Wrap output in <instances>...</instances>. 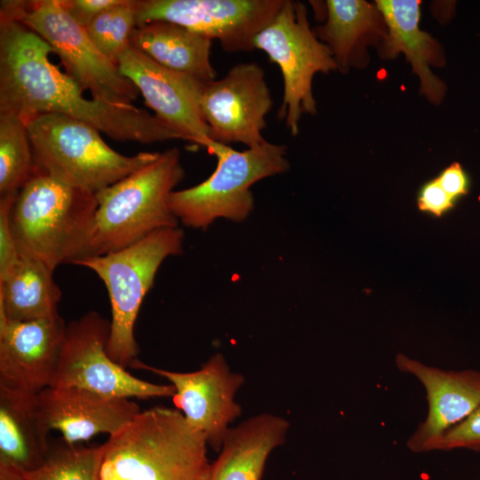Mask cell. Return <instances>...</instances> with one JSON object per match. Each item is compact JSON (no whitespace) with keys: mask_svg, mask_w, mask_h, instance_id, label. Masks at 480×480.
<instances>
[{"mask_svg":"<svg viewBox=\"0 0 480 480\" xmlns=\"http://www.w3.org/2000/svg\"><path fill=\"white\" fill-rule=\"evenodd\" d=\"M52 52L50 44L22 22L0 20V115L26 123L36 115L60 114L119 141L182 140L144 109L85 99L79 85L50 61Z\"/></svg>","mask_w":480,"mask_h":480,"instance_id":"6da1fadb","label":"cell"},{"mask_svg":"<svg viewBox=\"0 0 480 480\" xmlns=\"http://www.w3.org/2000/svg\"><path fill=\"white\" fill-rule=\"evenodd\" d=\"M207 445L180 411H140L101 444L97 480H210Z\"/></svg>","mask_w":480,"mask_h":480,"instance_id":"7a4b0ae2","label":"cell"},{"mask_svg":"<svg viewBox=\"0 0 480 480\" xmlns=\"http://www.w3.org/2000/svg\"><path fill=\"white\" fill-rule=\"evenodd\" d=\"M98 202L95 194L36 171L19 190L10 227L19 254L52 270L85 255Z\"/></svg>","mask_w":480,"mask_h":480,"instance_id":"3957f363","label":"cell"},{"mask_svg":"<svg viewBox=\"0 0 480 480\" xmlns=\"http://www.w3.org/2000/svg\"><path fill=\"white\" fill-rule=\"evenodd\" d=\"M184 175L180 152L172 148L97 192L98 208L84 257L115 252L156 230L178 228L169 198Z\"/></svg>","mask_w":480,"mask_h":480,"instance_id":"277c9868","label":"cell"},{"mask_svg":"<svg viewBox=\"0 0 480 480\" xmlns=\"http://www.w3.org/2000/svg\"><path fill=\"white\" fill-rule=\"evenodd\" d=\"M35 170L73 188L96 194L155 160L159 152L124 156L89 124L60 114L26 122Z\"/></svg>","mask_w":480,"mask_h":480,"instance_id":"5b68a950","label":"cell"},{"mask_svg":"<svg viewBox=\"0 0 480 480\" xmlns=\"http://www.w3.org/2000/svg\"><path fill=\"white\" fill-rule=\"evenodd\" d=\"M183 242L180 227L163 228L125 248L73 262L92 270L108 290L111 320L107 353L123 368L130 366L139 351L134 325L142 300L163 261L182 254Z\"/></svg>","mask_w":480,"mask_h":480,"instance_id":"8992f818","label":"cell"},{"mask_svg":"<svg viewBox=\"0 0 480 480\" xmlns=\"http://www.w3.org/2000/svg\"><path fill=\"white\" fill-rule=\"evenodd\" d=\"M208 152L217 158L214 172L194 187L174 190L169 198L174 216L193 228L204 229L220 218L244 220L254 208L250 188L290 168L286 147L268 140L244 151L216 141Z\"/></svg>","mask_w":480,"mask_h":480,"instance_id":"52a82bcc","label":"cell"},{"mask_svg":"<svg viewBox=\"0 0 480 480\" xmlns=\"http://www.w3.org/2000/svg\"><path fill=\"white\" fill-rule=\"evenodd\" d=\"M253 46L266 52L281 70L284 96L278 117L285 118L289 132L296 136L301 115L316 113L314 76L338 69L332 54L310 28L306 5L292 0H284L276 16L256 35Z\"/></svg>","mask_w":480,"mask_h":480,"instance_id":"ba28073f","label":"cell"},{"mask_svg":"<svg viewBox=\"0 0 480 480\" xmlns=\"http://www.w3.org/2000/svg\"><path fill=\"white\" fill-rule=\"evenodd\" d=\"M17 21L50 44L68 75L83 91H89L92 99L111 105H132L140 93L138 88L96 48L60 0L24 1Z\"/></svg>","mask_w":480,"mask_h":480,"instance_id":"9c48e42d","label":"cell"},{"mask_svg":"<svg viewBox=\"0 0 480 480\" xmlns=\"http://www.w3.org/2000/svg\"><path fill=\"white\" fill-rule=\"evenodd\" d=\"M110 321L87 312L66 325L52 388L76 387L124 398L172 397V384L142 380L115 363L107 353Z\"/></svg>","mask_w":480,"mask_h":480,"instance_id":"30bf717a","label":"cell"},{"mask_svg":"<svg viewBox=\"0 0 480 480\" xmlns=\"http://www.w3.org/2000/svg\"><path fill=\"white\" fill-rule=\"evenodd\" d=\"M284 0H139L137 27L163 20L211 39L229 53L251 52Z\"/></svg>","mask_w":480,"mask_h":480,"instance_id":"8fae6325","label":"cell"},{"mask_svg":"<svg viewBox=\"0 0 480 480\" xmlns=\"http://www.w3.org/2000/svg\"><path fill=\"white\" fill-rule=\"evenodd\" d=\"M272 105L265 73L255 62L237 64L224 77L205 83L201 97L212 140L248 148L266 141L261 132Z\"/></svg>","mask_w":480,"mask_h":480,"instance_id":"7c38bea8","label":"cell"},{"mask_svg":"<svg viewBox=\"0 0 480 480\" xmlns=\"http://www.w3.org/2000/svg\"><path fill=\"white\" fill-rule=\"evenodd\" d=\"M130 366L168 380L175 388L172 397L175 406L205 436L208 445L220 452L230 423L241 414L235 396L244 382L242 374L231 372L222 354L212 355L199 370L190 372L156 368L137 358Z\"/></svg>","mask_w":480,"mask_h":480,"instance_id":"4fadbf2b","label":"cell"},{"mask_svg":"<svg viewBox=\"0 0 480 480\" xmlns=\"http://www.w3.org/2000/svg\"><path fill=\"white\" fill-rule=\"evenodd\" d=\"M116 66L135 84L155 116L182 140L207 150L216 142L201 109L205 83L158 64L132 44Z\"/></svg>","mask_w":480,"mask_h":480,"instance_id":"5bb4252c","label":"cell"},{"mask_svg":"<svg viewBox=\"0 0 480 480\" xmlns=\"http://www.w3.org/2000/svg\"><path fill=\"white\" fill-rule=\"evenodd\" d=\"M66 325L59 314L25 322L0 318V385L36 394L51 387Z\"/></svg>","mask_w":480,"mask_h":480,"instance_id":"9a60e30c","label":"cell"},{"mask_svg":"<svg viewBox=\"0 0 480 480\" xmlns=\"http://www.w3.org/2000/svg\"><path fill=\"white\" fill-rule=\"evenodd\" d=\"M396 364L401 372L417 378L427 395V417L407 441L413 452L434 450L445 432L480 405V372L477 371L442 370L402 354L396 356Z\"/></svg>","mask_w":480,"mask_h":480,"instance_id":"2e32d148","label":"cell"},{"mask_svg":"<svg viewBox=\"0 0 480 480\" xmlns=\"http://www.w3.org/2000/svg\"><path fill=\"white\" fill-rule=\"evenodd\" d=\"M37 401L48 429L59 430L71 444L102 433L110 436L140 412L130 398L76 387L46 388L37 393Z\"/></svg>","mask_w":480,"mask_h":480,"instance_id":"e0dca14e","label":"cell"},{"mask_svg":"<svg viewBox=\"0 0 480 480\" xmlns=\"http://www.w3.org/2000/svg\"><path fill=\"white\" fill-rule=\"evenodd\" d=\"M375 4L387 27L382 45L383 56L395 58L403 52L420 78V92L432 103H440L446 86L431 72L429 67L442 66L445 60L438 43L419 27L420 1L377 0Z\"/></svg>","mask_w":480,"mask_h":480,"instance_id":"ac0fdd59","label":"cell"},{"mask_svg":"<svg viewBox=\"0 0 480 480\" xmlns=\"http://www.w3.org/2000/svg\"><path fill=\"white\" fill-rule=\"evenodd\" d=\"M37 394L0 385V464L21 472L37 468L50 449Z\"/></svg>","mask_w":480,"mask_h":480,"instance_id":"d6986e66","label":"cell"},{"mask_svg":"<svg viewBox=\"0 0 480 480\" xmlns=\"http://www.w3.org/2000/svg\"><path fill=\"white\" fill-rule=\"evenodd\" d=\"M289 422L271 413L230 428L212 463L210 480H260L270 452L285 441Z\"/></svg>","mask_w":480,"mask_h":480,"instance_id":"ffe728a7","label":"cell"},{"mask_svg":"<svg viewBox=\"0 0 480 480\" xmlns=\"http://www.w3.org/2000/svg\"><path fill=\"white\" fill-rule=\"evenodd\" d=\"M131 44L158 64L204 83L216 72L211 62L212 39L169 21L136 27Z\"/></svg>","mask_w":480,"mask_h":480,"instance_id":"44dd1931","label":"cell"},{"mask_svg":"<svg viewBox=\"0 0 480 480\" xmlns=\"http://www.w3.org/2000/svg\"><path fill=\"white\" fill-rule=\"evenodd\" d=\"M326 21L313 29L331 51L338 69L362 63L367 39L385 37L387 27L376 4L364 0H327Z\"/></svg>","mask_w":480,"mask_h":480,"instance_id":"7402d4cb","label":"cell"},{"mask_svg":"<svg viewBox=\"0 0 480 480\" xmlns=\"http://www.w3.org/2000/svg\"><path fill=\"white\" fill-rule=\"evenodd\" d=\"M53 272L39 260L19 254L12 271L0 280V318L25 322L58 314L62 294Z\"/></svg>","mask_w":480,"mask_h":480,"instance_id":"603a6c76","label":"cell"},{"mask_svg":"<svg viewBox=\"0 0 480 480\" xmlns=\"http://www.w3.org/2000/svg\"><path fill=\"white\" fill-rule=\"evenodd\" d=\"M34 172L26 123L12 115H0V196L19 192Z\"/></svg>","mask_w":480,"mask_h":480,"instance_id":"cb8c5ba5","label":"cell"},{"mask_svg":"<svg viewBox=\"0 0 480 480\" xmlns=\"http://www.w3.org/2000/svg\"><path fill=\"white\" fill-rule=\"evenodd\" d=\"M100 457L101 445L77 446L62 438L37 468L22 473L26 480H97Z\"/></svg>","mask_w":480,"mask_h":480,"instance_id":"d4e9b609","label":"cell"},{"mask_svg":"<svg viewBox=\"0 0 480 480\" xmlns=\"http://www.w3.org/2000/svg\"><path fill=\"white\" fill-rule=\"evenodd\" d=\"M138 0H120L97 15L84 29L96 48L113 64L131 45L137 27ZM117 67V66H116Z\"/></svg>","mask_w":480,"mask_h":480,"instance_id":"484cf974","label":"cell"},{"mask_svg":"<svg viewBox=\"0 0 480 480\" xmlns=\"http://www.w3.org/2000/svg\"><path fill=\"white\" fill-rule=\"evenodd\" d=\"M480 448V405L466 419L449 429L437 441L434 450Z\"/></svg>","mask_w":480,"mask_h":480,"instance_id":"4316f807","label":"cell"},{"mask_svg":"<svg viewBox=\"0 0 480 480\" xmlns=\"http://www.w3.org/2000/svg\"><path fill=\"white\" fill-rule=\"evenodd\" d=\"M17 194L0 196V280L7 276L19 260L10 227V212Z\"/></svg>","mask_w":480,"mask_h":480,"instance_id":"83f0119b","label":"cell"},{"mask_svg":"<svg viewBox=\"0 0 480 480\" xmlns=\"http://www.w3.org/2000/svg\"><path fill=\"white\" fill-rule=\"evenodd\" d=\"M68 14L83 28L101 12L120 2V0H60Z\"/></svg>","mask_w":480,"mask_h":480,"instance_id":"f1b7e54d","label":"cell"},{"mask_svg":"<svg viewBox=\"0 0 480 480\" xmlns=\"http://www.w3.org/2000/svg\"><path fill=\"white\" fill-rule=\"evenodd\" d=\"M453 200L435 179L426 184L420 193L418 207L420 211L441 216L453 207Z\"/></svg>","mask_w":480,"mask_h":480,"instance_id":"f546056e","label":"cell"},{"mask_svg":"<svg viewBox=\"0 0 480 480\" xmlns=\"http://www.w3.org/2000/svg\"><path fill=\"white\" fill-rule=\"evenodd\" d=\"M436 180L452 199L468 194V179L461 165L457 162L445 168Z\"/></svg>","mask_w":480,"mask_h":480,"instance_id":"4dcf8cb0","label":"cell"},{"mask_svg":"<svg viewBox=\"0 0 480 480\" xmlns=\"http://www.w3.org/2000/svg\"><path fill=\"white\" fill-rule=\"evenodd\" d=\"M0 480H26V478L21 471L0 464Z\"/></svg>","mask_w":480,"mask_h":480,"instance_id":"1f68e13d","label":"cell"}]
</instances>
